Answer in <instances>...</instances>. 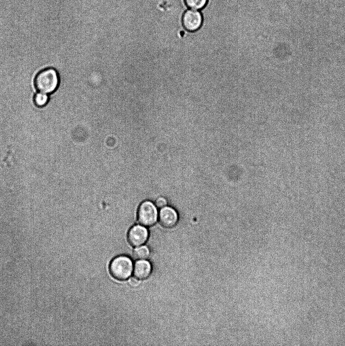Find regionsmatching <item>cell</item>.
I'll return each instance as SVG.
<instances>
[{
	"label": "cell",
	"mask_w": 345,
	"mask_h": 346,
	"mask_svg": "<svg viewBox=\"0 0 345 346\" xmlns=\"http://www.w3.org/2000/svg\"><path fill=\"white\" fill-rule=\"evenodd\" d=\"M60 80L58 71L52 67L45 68L36 75L34 84L36 89L47 94L55 92L58 88Z\"/></svg>",
	"instance_id": "obj_1"
},
{
	"label": "cell",
	"mask_w": 345,
	"mask_h": 346,
	"mask_svg": "<svg viewBox=\"0 0 345 346\" xmlns=\"http://www.w3.org/2000/svg\"><path fill=\"white\" fill-rule=\"evenodd\" d=\"M133 270L132 260L124 255L114 257L109 265V271L111 276L120 281L128 279L131 276Z\"/></svg>",
	"instance_id": "obj_2"
},
{
	"label": "cell",
	"mask_w": 345,
	"mask_h": 346,
	"mask_svg": "<svg viewBox=\"0 0 345 346\" xmlns=\"http://www.w3.org/2000/svg\"><path fill=\"white\" fill-rule=\"evenodd\" d=\"M138 220L140 224L145 226H151L157 221L158 213L155 205L149 201L143 202L139 206Z\"/></svg>",
	"instance_id": "obj_3"
},
{
	"label": "cell",
	"mask_w": 345,
	"mask_h": 346,
	"mask_svg": "<svg viewBox=\"0 0 345 346\" xmlns=\"http://www.w3.org/2000/svg\"><path fill=\"white\" fill-rule=\"evenodd\" d=\"M184 28L188 31L194 32L201 28L203 23L202 13L196 10H187L182 18Z\"/></svg>",
	"instance_id": "obj_4"
},
{
	"label": "cell",
	"mask_w": 345,
	"mask_h": 346,
	"mask_svg": "<svg viewBox=\"0 0 345 346\" xmlns=\"http://www.w3.org/2000/svg\"><path fill=\"white\" fill-rule=\"evenodd\" d=\"M149 233L147 228L142 225L133 226L127 234V240L133 246L138 247L144 244L148 239Z\"/></svg>",
	"instance_id": "obj_5"
},
{
	"label": "cell",
	"mask_w": 345,
	"mask_h": 346,
	"mask_svg": "<svg viewBox=\"0 0 345 346\" xmlns=\"http://www.w3.org/2000/svg\"><path fill=\"white\" fill-rule=\"evenodd\" d=\"M158 219L160 224L165 228H171L175 226L178 220L177 212L171 207L165 206L161 208Z\"/></svg>",
	"instance_id": "obj_6"
},
{
	"label": "cell",
	"mask_w": 345,
	"mask_h": 346,
	"mask_svg": "<svg viewBox=\"0 0 345 346\" xmlns=\"http://www.w3.org/2000/svg\"><path fill=\"white\" fill-rule=\"evenodd\" d=\"M134 276L139 280H145L149 277L152 272V265L145 259L137 260L134 266Z\"/></svg>",
	"instance_id": "obj_7"
},
{
	"label": "cell",
	"mask_w": 345,
	"mask_h": 346,
	"mask_svg": "<svg viewBox=\"0 0 345 346\" xmlns=\"http://www.w3.org/2000/svg\"><path fill=\"white\" fill-rule=\"evenodd\" d=\"M150 252V249L147 246L142 245L135 248L133 255L136 259H146L149 256Z\"/></svg>",
	"instance_id": "obj_8"
},
{
	"label": "cell",
	"mask_w": 345,
	"mask_h": 346,
	"mask_svg": "<svg viewBox=\"0 0 345 346\" xmlns=\"http://www.w3.org/2000/svg\"><path fill=\"white\" fill-rule=\"evenodd\" d=\"M49 99V96L47 94L38 92L34 94L33 100L35 106L38 107H42L48 104Z\"/></svg>",
	"instance_id": "obj_9"
},
{
	"label": "cell",
	"mask_w": 345,
	"mask_h": 346,
	"mask_svg": "<svg viewBox=\"0 0 345 346\" xmlns=\"http://www.w3.org/2000/svg\"><path fill=\"white\" fill-rule=\"evenodd\" d=\"M208 0H184L186 6L193 10H202L207 5Z\"/></svg>",
	"instance_id": "obj_10"
},
{
	"label": "cell",
	"mask_w": 345,
	"mask_h": 346,
	"mask_svg": "<svg viewBox=\"0 0 345 346\" xmlns=\"http://www.w3.org/2000/svg\"><path fill=\"white\" fill-rule=\"evenodd\" d=\"M155 206L159 208H162L167 205L166 200L163 197L158 198L155 203Z\"/></svg>",
	"instance_id": "obj_11"
},
{
	"label": "cell",
	"mask_w": 345,
	"mask_h": 346,
	"mask_svg": "<svg viewBox=\"0 0 345 346\" xmlns=\"http://www.w3.org/2000/svg\"><path fill=\"white\" fill-rule=\"evenodd\" d=\"M128 283L132 286L137 287L139 285L140 282L139 279L136 277H133L130 278Z\"/></svg>",
	"instance_id": "obj_12"
}]
</instances>
